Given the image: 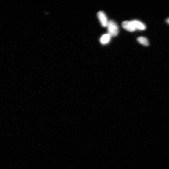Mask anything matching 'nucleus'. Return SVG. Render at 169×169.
I'll return each instance as SVG.
<instances>
[{"instance_id":"1","label":"nucleus","mask_w":169,"mask_h":169,"mask_svg":"<svg viewBox=\"0 0 169 169\" xmlns=\"http://www.w3.org/2000/svg\"><path fill=\"white\" fill-rule=\"evenodd\" d=\"M107 27L108 33L111 37H116L118 34L119 27L113 21L111 20L108 21Z\"/></svg>"},{"instance_id":"2","label":"nucleus","mask_w":169,"mask_h":169,"mask_svg":"<svg viewBox=\"0 0 169 169\" xmlns=\"http://www.w3.org/2000/svg\"><path fill=\"white\" fill-rule=\"evenodd\" d=\"M97 15L101 25L103 27H107L108 21L105 14L101 11L98 12Z\"/></svg>"},{"instance_id":"3","label":"nucleus","mask_w":169,"mask_h":169,"mask_svg":"<svg viewBox=\"0 0 169 169\" xmlns=\"http://www.w3.org/2000/svg\"><path fill=\"white\" fill-rule=\"evenodd\" d=\"M122 26L123 28L130 32H133L136 30L134 23L132 21H124L122 23Z\"/></svg>"},{"instance_id":"4","label":"nucleus","mask_w":169,"mask_h":169,"mask_svg":"<svg viewBox=\"0 0 169 169\" xmlns=\"http://www.w3.org/2000/svg\"><path fill=\"white\" fill-rule=\"evenodd\" d=\"M111 36L108 33L105 34L100 39V42L102 44H107L110 41Z\"/></svg>"},{"instance_id":"5","label":"nucleus","mask_w":169,"mask_h":169,"mask_svg":"<svg viewBox=\"0 0 169 169\" xmlns=\"http://www.w3.org/2000/svg\"><path fill=\"white\" fill-rule=\"evenodd\" d=\"M136 27V29L144 30L146 29V26L142 22L137 20L132 21Z\"/></svg>"},{"instance_id":"6","label":"nucleus","mask_w":169,"mask_h":169,"mask_svg":"<svg viewBox=\"0 0 169 169\" xmlns=\"http://www.w3.org/2000/svg\"><path fill=\"white\" fill-rule=\"evenodd\" d=\"M137 41L141 44L147 46L149 45V42L147 39L144 37H141L137 38Z\"/></svg>"},{"instance_id":"7","label":"nucleus","mask_w":169,"mask_h":169,"mask_svg":"<svg viewBox=\"0 0 169 169\" xmlns=\"http://www.w3.org/2000/svg\"><path fill=\"white\" fill-rule=\"evenodd\" d=\"M167 22L168 23H169V18L167 19Z\"/></svg>"}]
</instances>
